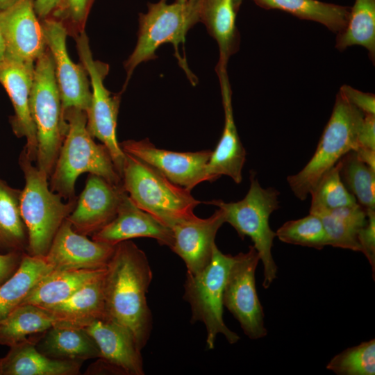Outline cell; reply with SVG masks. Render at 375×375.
Returning <instances> with one entry per match:
<instances>
[{
  "label": "cell",
  "mask_w": 375,
  "mask_h": 375,
  "mask_svg": "<svg viewBox=\"0 0 375 375\" xmlns=\"http://www.w3.org/2000/svg\"><path fill=\"white\" fill-rule=\"evenodd\" d=\"M275 233L276 237L287 244L318 250L328 245L326 233L320 217L311 213L303 218L286 222Z\"/></svg>",
  "instance_id": "e575fe53"
},
{
  "label": "cell",
  "mask_w": 375,
  "mask_h": 375,
  "mask_svg": "<svg viewBox=\"0 0 375 375\" xmlns=\"http://www.w3.org/2000/svg\"><path fill=\"white\" fill-rule=\"evenodd\" d=\"M242 0H234V4L236 10L238 11V9L240 8V6L242 3Z\"/></svg>",
  "instance_id": "7dc6e473"
},
{
  "label": "cell",
  "mask_w": 375,
  "mask_h": 375,
  "mask_svg": "<svg viewBox=\"0 0 375 375\" xmlns=\"http://www.w3.org/2000/svg\"><path fill=\"white\" fill-rule=\"evenodd\" d=\"M358 158L372 169L375 170V151L365 149L357 148L355 151Z\"/></svg>",
  "instance_id": "ee69618b"
},
{
  "label": "cell",
  "mask_w": 375,
  "mask_h": 375,
  "mask_svg": "<svg viewBox=\"0 0 375 375\" xmlns=\"http://www.w3.org/2000/svg\"><path fill=\"white\" fill-rule=\"evenodd\" d=\"M86 374H124V372L115 365L101 359L91 364L87 371Z\"/></svg>",
  "instance_id": "7bdbcfd3"
},
{
  "label": "cell",
  "mask_w": 375,
  "mask_h": 375,
  "mask_svg": "<svg viewBox=\"0 0 375 375\" xmlns=\"http://www.w3.org/2000/svg\"><path fill=\"white\" fill-rule=\"evenodd\" d=\"M95 0H62L51 17L60 21L73 38L85 31L86 22Z\"/></svg>",
  "instance_id": "8d00e7d4"
},
{
  "label": "cell",
  "mask_w": 375,
  "mask_h": 375,
  "mask_svg": "<svg viewBox=\"0 0 375 375\" xmlns=\"http://www.w3.org/2000/svg\"><path fill=\"white\" fill-rule=\"evenodd\" d=\"M201 5V0L172 3L159 0L148 3L147 11L139 15L136 45L124 62L126 78L124 90L135 69L142 62L156 59V50L163 44H172L181 60L178 45L185 41L189 30L200 22Z\"/></svg>",
  "instance_id": "ba28073f"
},
{
  "label": "cell",
  "mask_w": 375,
  "mask_h": 375,
  "mask_svg": "<svg viewBox=\"0 0 375 375\" xmlns=\"http://www.w3.org/2000/svg\"><path fill=\"white\" fill-rule=\"evenodd\" d=\"M364 115L338 92L331 115L313 156L301 171L287 178L297 199H306L320 178L346 153L356 149Z\"/></svg>",
  "instance_id": "52a82bcc"
},
{
  "label": "cell",
  "mask_w": 375,
  "mask_h": 375,
  "mask_svg": "<svg viewBox=\"0 0 375 375\" xmlns=\"http://www.w3.org/2000/svg\"><path fill=\"white\" fill-rule=\"evenodd\" d=\"M19 162L25 179L20 211L28 231L26 253L45 256L59 228L74 210L77 198L64 203L59 194L51 191L49 177L33 165L25 148Z\"/></svg>",
  "instance_id": "3957f363"
},
{
  "label": "cell",
  "mask_w": 375,
  "mask_h": 375,
  "mask_svg": "<svg viewBox=\"0 0 375 375\" xmlns=\"http://www.w3.org/2000/svg\"><path fill=\"white\" fill-rule=\"evenodd\" d=\"M40 22L47 47L53 58L62 110L78 108L86 112L91 100L90 83L83 65L74 63L68 54L65 28L53 17Z\"/></svg>",
  "instance_id": "7c38bea8"
},
{
  "label": "cell",
  "mask_w": 375,
  "mask_h": 375,
  "mask_svg": "<svg viewBox=\"0 0 375 375\" xmlns=\"http://www.w3.org/2000/svg\"><path fill=\"white\" fill-rule=\"evenodd\" d=\"M264 9H277L299 19L313 21L338 34L346 26L350 8L318 0H252Z\"/></svg>",
  "instance_id": "83f0119b"
},
{
  "label": "cell",
  "mask_w": 375,
  "mask_h": 375,
  "mask_svg": "<svg viewBox=\"0 0 375 375\" xmlns=\"http://www.w3.org/2000/svg\"><path fill=\"white\" fill-rule=\"evenodd\" d=\"M106 268L52 270L35 285L21 304L28 303L47 308L60 303L103 274Z\"/></svg>",
  "instance_id": "d4e9b609"
},
{
  "label": "cell",
  "mask_w": 375,
  "mask_h": 375,
  "mask_svg": "<svg viewBox=\"0 0 375 375\" xmlns=\"http://www.w3.org/2000/svg\"><path fill=\"white\" fill-rule=\"evenodd\" d=\"M326 368L338 375H374L375 340L342 351L332 358Z\"/></svg>",
  "instance_id": "d590c367"
},
{
  "label": "cell",
  "mask_w": 375,
  "mask_h": 375,
  "mask_svg": "<svg viewBox=\"0 0 375 375\" xmlns=\"http://www.w3.org/2000/svg\"><path fill=\"white\" fill-rule=\"evenodd\" d=\"M224 223V212L218 208L208 218L197 216L170 228L173 235L170 249L183 259L187 272L199 274L209 264L217 233Z\"/></svg>",
  "instance_id": "d6986e66"
},
{
  "label": "cell",
  "mask_w": 375,
  "mask_h": 375,
  "mask_svg": "<svg viewBox=\"0 0 375 375\" xmlns=\"http://www.w3.org/2000/svg\"><path fill=\"white\" fill-rule=\"evenodd\" d=\"M357 148L375 151V115L365 114L358 135Z\"/></svg>",
  "instance_id": "ab89813d"
},
{
  "label": "cell",
  "mask_w": 375,
  "mask_h": 375,
  "mask_svg": "<svg viewBox=\"0 0 375 375\" xmlns=\"http://www.w3.org/2000/svg\"><path fill=\"white\" fill-rule=\"evenodd\" d=\"M0 375H3L2 358H0Z\"/></svg>",
  "instance_id": "c3c4849f"
},
{
  "label": "cell",
  "mask_w": 375,
  "mask_h": 375,
  "mask_svg": "<svg viewBox=\"0 0 375 375\" xmlns=\"http://www.w3.org/2000/svg\"><path fill=\"white\" fill-rule=\"evenodd\" d=\"M367 222L360 230L358 240L362 252L368 260L374 280L375 274V210H366Z\"/></svg>",
  "instance_id": "74e56055"
},
{
  "label": "cell",
  "mask_w": 375,
  "mask_h": 375,
  "mask_svg": "<svg viewBox=\"0 0 375 375\" xmlns=\"http://www.w3.org/2000/svg\"><path fill=\"white\" fill-rule=\"evenodd\" d=\"M54 323L44 308L20 304L0 322V344L10 347L28 338H40Z\"/></svg>",
  "instance_id": "f1b7e54d"
},
{
  "label": "cell",
  "mask_w": 375,
  "mask_h": 375,
  "mask_svg": "<svg viewBox=\"0 0 375 375\" xmlns=\"http://www.w3.org/2000/svg\"><path fill=\"white\" fill-rule=\"evenodd\" d=\"M238 10L234 0H201L200 22L218 44L217 64L227 66L239 48L240 35L235 25Z\"/></svg>",
  "instance_id": "484cf974"
},
{
  "label": "cell",
  "mask_w": 375,
  "mask_h": 375,
  "mask_svg": "<svg viewBox=\"0 0 375 375\" xmlns=\"http://www.w3.org/2000/svg\"><path fill=\"white\" fill-rule=\"evenodd\" d=\"M52 270L45 256L24 253L17 271L0 285V322L19 306L35 285Z\"/></svg>",
  "instance_id": "4316f807"
},
{
  "label": "cell",
  "mask_w": 375,
  "mask_h": 375,
  "mask_svg": "<svg viewBox=\"0 0 375 375\" xmlns=\"http://www.w3.org/2000/svg\"><path fill=\"white\" fill-rule=\"evenodd\" d=\"M339 92L351 105L364 114L375 115V96L374 94L360 91L347 85H342Z\"/></svg>",
  "instance_id": "f35d334b"
},
{
  "label": "cell",
  "mask_w": 375,
  "mask_h": 375,
  "mask_svg": "<svg viewBox=\"0 0 375 375\" xmlns=\"http://www.w3.org/2000/svg\"><path fill=\"white\" fill-rule=\"evenodd\" d=\"M233 256L223 253L215 244L207 267L197 274H186L183 299L191 308V322H202L206 328V344L212 349L217 335L222 334L231 344L240 336L230 330L223 319V294Z\"/></svg>",
  "instance_id": "9c48e42d"
},
{
  "label": "cell",
  "mask_w": 375,
  "mask_h": 375,
  "mask_svg": "<svg viewBox=\"0 0 375 375\" xmlns=\"http://www.w3.org/2000/svg\"><path fill=\"white\" fill-rule=\"evenodd\" d=\"M17 0H0V11L3 10L14 4Z\"/></svg>",
  "instance_id": "bcb514c9"
},
{
  "label": "cell",
  "mask_w": 375,
  "mask_h": 375,
  "mask_svg": "<svg viewBox=\"0 0 375 375\" xmlns=\"http://www.w3.org/2000/svg\"><path fill=\"white\" fill-rule=\"evenodd\" d=\"M35 347L42 354L55 359L83 362L99 357L97 344L83 328L53 325Z\"/></svg>",
  "instance_id": "cb8c5ba5"
},
{
  "label": "cell",
  "mask_w": 375,
  "mask_h": 375,
  "mask_svg": "<svg viewBox=\"0 0 375 375\" xmlns=\"http://www.w3.org/2000/svg\"><path fill=\"white\" fill-rule=\"evenodd\" d=\"M68 130L49 178L51 191L62 199L73 200L76 179L83 173L99 176L115 185H122L111 156L103 144H97L87 128V114L78 108L63 111Z\"/></svg>",
  "instance_id": "7a4b0ae2"
},
{
  "label": "cell",
  "mask_w": 375,
  "mask_h": 375,
  "mask_svg": "<svg viewBox=\"0 0 375 375\" xmlns=\"http://www.w3.org/2000/svg\"><path fill=\"white\" fill-rule=\"evenodd\" d=\"M31 338L10 347L2 358L3 375H78L83 362L49 358L40 353Z\"/></svg>",
  "instance_id": "603a6c76"
},
{
  "label": "cell",
  "mask_w": 375,
  "mask_h": 375,
  "mask_svg": "<svg viewBox=\"0 0 375 375\" xmlns=\"http://www.w3.org/2000/svg\"><path fill=\"white\" fill-rule=\"evenodd\" d=\"M322 222L328 245L360 251L358 240L360 230L367 222V211L358 203L326 210L317 215Z\"/></svg>",
  "instance_id": "f546056e"
},
{
  "label": "cell",
  "mask_w": 375,
  "mask_h": 375,
  "mask_svg": "<svg viewBox=\"0 0 375 375\" xmlns=\"http://www.w3.org/2000/svg\"><path fill=\"white\" fill-rule=\"evenodd\" d=\"M24 253L26 252L12 251L0 253V285L17 271Z\"/></svg>",
  "instance_id": "60d3db41"
},
{
  "label": "cell",
  "mask_w": 375,
  "mask_h": 375,
  "mask_svg": "<svg viewBox=\"0 0 375 375\" xmlns=\"http://www.w3.org/2000/svg\"><path fill=\"white\" fill-rule=\"evenodd\" d=\"M115 245L89 240L75 231L67 218L56 233L45 257L53 270L104 269Z\"/></svg>",
  "instance_id": "e0dca14e"
},
{
  "label": "cell",
  "mask_w": 375,
  "mask_h": 375,
  "mask_svg": "<svg viewBox=\"0 0 375 375\" xmlns=\"http://www.w3.org/2000/svg\"><path fill=\"white\" fill-rule=\"evenodd\" d=\"M339 160L327 171L310 192V213L317 215L326 210L353 206L357 203L354 196L347 190L340 177Z\"/></svg>",
  "instance_id": "836d02e7"
},
{
  "label": "cell",
  "mask_w": 375,
  "mask_h": 375,
  "mask_svg": "<svg viewBox=\"0 0 375 375\" xmlns=\"http://www.w3.org/2000/svg\"><path fill=\"white\" fill-rule=\"evenodd\" d=\"M6 53V41L0 28V60L5 56Z\"/></svg>",
  "instance_id": "f6af8a7d"
},
{
  "label": "cell",
  "mask_w": 375,
  "mask_h": 375,
  "mask_svg": "<svg viewBox=\"0 0 375 375\" xmlns=\"http://www.w3.org/2000/svg\"><path fill=\"white\" fill-rule=\"evenodd\" d=\"M105 272L67 300L44 308L54 319V325L84 328L96 319H106Z\"/></svg>",
  "instance_id": "7402d4cb"
},
{
  "label": "cell",
  "mask_w": 375,
  "mask_h": 375,
  "mask_svg": "<svg viewBox=\"0 0 375 375\" xmlns=\"http://www.w3.org/2000/svg\"><path fill=\"white\" fill-rule=\"evenodd\" d=\"M260 260L253 245L247 252L233 256L227 275L223 304L238 321L244 333L251 340L267 335L264 312L256 287V269Z\"/></svg>",
  "instance_id": "8fae6325"
},
{
  "label": "cell",
  "mask_w": 375,
  "mask_h": 375,
  "mask_svg": "<svg viewBox=\"0 0 375 375\" xmlns=\"http://www.w3.org/2000/svg\"><path fill=\"white\" fill-rule=\"evenodd\" d=\"M21 191L0 179V253H26L28 236L20 211Z\"/></svg>",
  "instance_id": "4dcf8cb0"
},
{
  "label": "cell",
  "mask_w": 375,
  "mask_h": 375,
  "mask_svg": "<svg viewBox=\"0 0 375 375\" xmlns=\"http://www.w3.org/2000/svg\"><path fill=\"white\" fill-rule=\"evenodd\" d=\"M250 185L245 197L236 202L214 199L207 203L224 212L225 222L231 225L243 240L249 237L253 242L264 269L262 286L270 287L276 278L277 265L272 249L276 233L269 226L271 214L279 208V192L274 188H262L254 172L250 174Z\"/></svg>",
  "instance_id": "8992f818"
},
{
  "label": "cell",
  "mask_w": 375,
  "mask_h": 375,
  "mask_svg": "<svg viewBox=\"0 0 375 375\" xmlns=\"http://www.w3.org/2000/svg\"><path fill=\"white\" fill-rule=\"evenodd\" d=\"M0 28L6 54L13 58L35 62L47 47L41 22L34 9V0H17L0 11Z\"/></svg>",
  "instance_id": "ac0fdd59"
},
{
  "label": "cell",
  "mask_w": 375,
  "mask_h": 375,
  "mask_svg": "<svg viewBox=\"0 0 375 375\" xmlns=\"http://www.w3.org/2000/svg\"><path fill=\"white\" fill-rule=\"evenodd\" d=\"M83 328L97 344L99 358L115 365L124 374H144L141 350L127 328L108 319H96Z\"/></svg>",
  "instance_id": "44dd1931"
},
{
  "label": "cell",
  "mask_w": 375,
  "mask_h": 375,
  "mask_svg": "<svg viewBox=\"0 0 375 375\" xmlns=\"http://www.w3.org/2000/svg\"><path fill=\"white\" fill-rule=\"evenodd\" d=\"M187 0H176V1H178V2H185Z\"/></svg>",
  "instance_id": "681fc988"
},
{
  "label": "cell",
  "mask_w": 375,
  "mask_h": 375,
  "mask_svg": "<svg viewBox=\"0 0 375 375\" xmlns=\"http://www.w3.org/2000/svg\"><path fill=\"white\" fill-rule=\"evenodd\" d=\"M34 65L13 58L6 53L0 60V83L8 93L15 114L11 119L13 132L18 138H25V149L30 159L35 162L38 139L29 107Z\"/></svg>",
  "instance_id": "5bb4252c"
},
{
  "label": "cell",
  "mask_w": 375,
  "mask_h": 375,
  "mask_svg": "<svg viewBox=\"0 0 375 375\" xmlns=\"http://www.w3.org/2000/svg\"><path fill=\"white\" fill-rule=\"evenodd\" d=\"M62 0H34V9L39 19L51 17Z\"/></svg>",
  "instance_id": "b9f144b4"
},
{
  "label": "cell",
  "mask_w": 375,
  "mask_h": 375,
  "mask_svg": "<svg viewBox=\"0 0 375 375\" xmlns=\"http://www.w3.org/2000/svg\"><path fill=\"white\" fill-rule=\"evenodd\" d=\"M125 190L103 178L89 174L85 185L67 217L73 229L84 235H92L116 216Z\"/></svg>",
  "instance_id": "2e32d148"
},
{
  "label": "cell",
  "mask_w": 375,
  "mask_h": 375,
  "mask_svg": "<svg viewBox=\"0 0 375 375\" xmlns=\"http://www.w3.org/2000/svg\"><path fill=\"white\" fill-rule=\"evenodd\" d=\"M151 280L145 253L131 240L117 244L104 274L106 319L127 328L141 351L152 328L147 301Z\"/></svg>",
  "instance_id": "6da1fadb"
},
{
  "label": "cell",
  "mask_w": 375,
  "mask_h": 375,
  "mask_svg": "<svg viewBox=\"0 0 375 375\" xmlns=\"http://www.w3.org/2000/svg\"><path fill=\"white\" fill-rule=\"evenodd\" d=\"M29 107L37 133L36 166L49 178L67 135L68 124L64 117L53 58L47 47L35 61Z\"/></svg>",
  "instance_id": "5b68a950"
},
{
  "label": "cell",
  "mask_w": 375,
  "mask_h": 375,
  "mask_svg": "<svg viewBox=\"0 0 375 375\" xmlns=\"http://www.w3.org/2000/svg\"><path fill=\"white\" fill-rule=\"evenodd\" d=\"M340 161V177L347 190L365 210H375V170L362 162L354 151Z\"/></svg>",
  "instance_id": "d6a6232c"
},
{
  "label": "cell",
  "mask_w": 375,
  "mask_h": 375,
  "mask_svg": "<svg viewBox=\"0 0 375 375\" xmlns=\"http://www.w3.org/2000/svg\"><path fill=\"white\" fill-rule=\"evenodd\" d=\"M92 237L95 241L112 245L136 238H153L169 248L173 242L172 229L138 208L126 191L115 217Z\"/></svg>",
  "instance_id": "ffe728a7"
},
{
  "label": "cell",
  "mask_w": 375,
  "mask_h": 375,
  "mask_svg": "<svg viewBox=\"0 0 375 375\" xmlns=\"http://www.w3.org/2000/svg\"><path fill=\"white\" fill-rule=\"evenodd\" d=\"M122 180L123 188L133 202L169 228L197 217L194 210L201 201L191 191L172 183L151 165L128 153Z\"/></svg>",
  "instance_id": "277c9868"
},
{
  "label": "cell",
  "mask_w": 375,
  "mask_h": 375,
  "mask_svg": "<svg viewBox=\"0 0 375 375\" xmlns=\"http://www.w3.org/2000/svg\"><path fill=\"white\" fill-rule=\"evenodd\" d=\"M123 151L151 165L172 183L191 191L205 181V168L211 150L178 152L159 149L148 138L120 143Z\"/></svg>",
  "instance_id": "4fadbf2b"
},
{
  "label": "cell",
  "mask_w": 375,
  "mask_h": 375,
  "mask_svg": "<svg viewBox=\"0 0 375 375\" xmlns=\"http://www.w3.org/2000/svg\"><path fill=\"white\" fill-rule=\"evenodd\" d=\"M74 38L92 85L90 104L86 112L88 130L107 148L122 177L126 153L117 141L116 131L121 92L113 94L105 87L103 80L108 74L109 66L93 58L85 32Z\"/></svg>",
  "instance_id": "30bf717a"
},
{
  "label": "cell",
  "mask_w": 375,
  "mask_h": 375,
  "mask_svg": "<svg viewBox=\"0 0 375 375\" xmlns=\"http://www.w3.org/2000/svg\"><path fill=\"white\" fill-rule=\"evenodd\" d=\"M215 71L221 88L224 126L219 141L206 165L205 181L212 182L222 176H227L235 183H240L246 151L240 141L234 120L232 91L227 67L217 64Z\"/></svg>",
  "instance_id": "9a60e30c"
},
{
  "label": "cell",
  "mask_w": 375,
  "mask_h": 375,
  "mask_svg": "<svg viewBox=\"0 0 375 375\" xmlns=\"http://www.w3.org/2000/svg\"><path fill=\"white\" fill-rule=\"evenodd\" d=\"M365 47L372 61L375 60V0H355L345 28L337 34L335 48Z\"/></svg>",
  "instance_id": "1f68e13d"
}]
</instances>
